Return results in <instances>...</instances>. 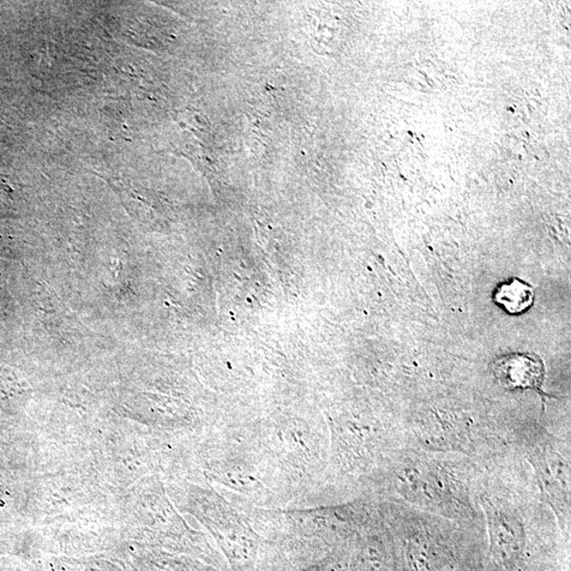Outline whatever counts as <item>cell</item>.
Masks as SVG:
<instances>
[{
  "instance_id": "1",
  "label": "cell",
  "mask_w": 571,
  "mask_h": 571,
  "mask_svg": "<svg viewBox=\"0 0 571 571\" xmlns=\"http://www.w3.org/2000/svg\"><path fill=\"white\" fill-rule=\"evenodd\" d=\"M498 381L509 388H536L544 378V365L536 356L513 353L497 360L493 366Z\"/></svg>"
},
{
  "instance_id": "2",
  "label": "cell",
  "mask_w": 571,
  "mask_h": 571,
  "mask_svg": "<svg viewBox=\"0 0 571 571\" xmlns=\"http://www.w3.org/2000/svg\"><path fill=\"white\" fill-rule=\"evenodd\" d=\"M488 518L493 556L503 564L514 562L524 547L518 521L495 507H489Z\"/></svg>"
},
{
  "instance_id": "3",
  "label": "cell",
  "mask_w": 571,
  "mask_h": 571,
  "mask_svg": "<svg viewBox=\"0 0 571 571\" xmlns=\"http://www.w3.org/2000/svg\"><path fill=\"white\" fill-rule=\"evenodd\" d=\"M534 292L532 287L519 280L503 284L497 288L495 300L504 306L511 315H520L533 304Z\"/></svg>"
}]
</instances>
